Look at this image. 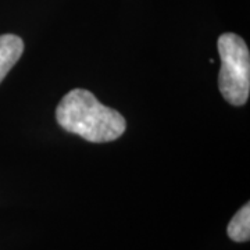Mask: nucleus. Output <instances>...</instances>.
I'll return each instance as SVG.
<instances>
[{"label":"nucleus","mask_w":250,"mask_h":250,"mask_svg":"<svg viewBox=\"0 0 250 250\" xmlns=\"http://www.w3.org/2000/svg\"><path fill=\"white\" fill-rule=\"evenodd\" d=\"M56 120L62 129L93 143L113 142L126 129L121 113L99 102L86 89H72L60 100Z\"/></svg>","instance_id":"f257e3e1"},{"label":"nucleus","mask_w":250,"mask_h":250,"mask_svg":"<svg viewBox=\"0 0 250 250\" xmlns=\"http://www.w3.org/2000/svg\"><path fill=\"white\" fill-rule=\"evenodd\" d=\"M221 70L218 88L223 98L232 106H243L250 93V52L241 36L227 32L218 38Z\"/></svg>","instance_id":"f03ea898"},{"label":"nucleus","mask_w":250,"mask_h":250,"mask_svg":"<svg viewBox=\"0 0 250 250\" xmlns=\"http://www.w3.org/2000/svg\"><path fill=\"white\" fill-rule=\"evenodd\" d=\"M24 53V41L17 35H0V83Z\"/></svg>","instance_id":"7ed1b4c3"},{"label":"nucleus","mask_w":250,"mask_h":250,"mask_svg":"<svg viewBox=\"0 0 250 250\" xmlns=\"http://www.w3.org/2000/svg\"><path fill=\"white\" fill-rule=\"evenodd\" d=\"M227 233L233 242H248L250 239V205L242 207L241 210L233 215L228 224Z\"/></svg>","instance_id":"20e7f679"}]
</instances>
